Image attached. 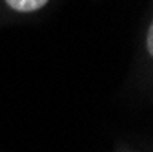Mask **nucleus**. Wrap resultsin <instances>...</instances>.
Here are the masks:
<instances>
[{
  "label": "nucleus",
  "mask_w": 153,
  "mask_h": 152,
  "mask_svg": "<svg viewBox=\"0 0 153 152\" xmlns=\"http://www.w3.org/2000/svg\"><path fill=\"white\" fill-rule=\"evenodd\" d=\"M7 6L16 9V11H35V9H40L42 6L48 4V0H6Z\"/></svg>",
  "instance_id": "f257e3e1"
},
{
  "label": "nucleus",
  "mask_w": 153,
  "mask_h": 152,
  "mask_svg": "<svg viewBox=\"0 0 153 152\" xmlns=\"http://www.w3.org/2000/svg\"><path fill=\"white\" fill-rule=\"evenodd\" d=\"M148 50H149V53L153 51V29L151 28L148 29Z\"/></svg>",
  "instance_id": "f03ea898"
}]
</instances>
